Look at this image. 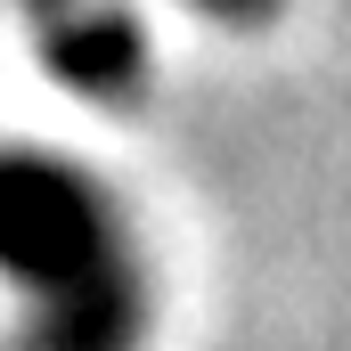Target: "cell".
<instances>
[{"label": "cell", "mask_w": 351, "mask_h": 351, "mask_svg": "<svg viewBox=\"0 0 351 351\" xmlns=\"http://www.w3.org/2000/svg\"><path fill=\"white\" fill-rule=\"evenodd\" d=\"M33 16H41V49L58 58V74L82 90H123L139 74V41H131V25L123 16H90L74 0H33Z\"/></svg>", "instance_id": "7a4b0ae2"}, {"label": "cell", "mask_w": 351, "mask_h": 351, "mask_svg": "<svg viewBox=\"0 0 351 351\" xmlns=\"http://www.w3.org/2000/svg\"><path fill=\"white\" fill-rule=\"evenodd\" d=\"M213 16H269V0H204Z\"/></svg>", "instance_id": "3957f363"}, {"label": "cell", "mask_w": 351, "mask_h": 351, "mask_svg": "<svg viewBox=\"0 0 351 351\" xmlns=\"http://www.w3.org/2000/svg\"><path fill=\"white\" fill-rule=\"evenodd\" d=\"M0 269L41 294L49 343L66 351H114L131 327V254L114 213L98 204L74 164L58 156H0Z\"/></svg>", "instance_id": "6da1fadb"}]
</instances>
